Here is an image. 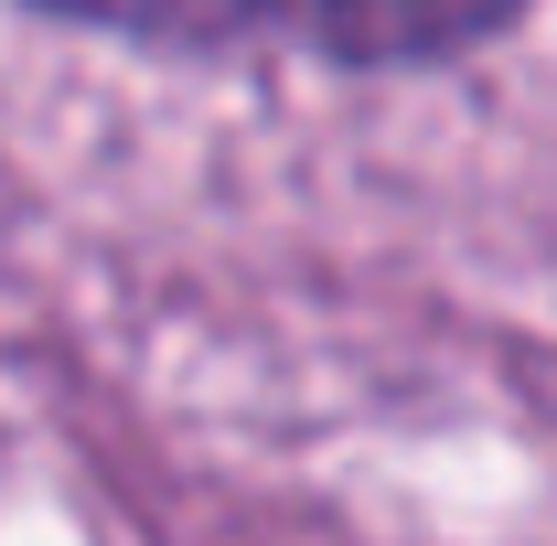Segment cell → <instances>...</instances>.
<instances>
[{"instance_id": "1", "label": "cell", "mask_w": 557, "mask_h": 546, "mask_svg": "<svg viewBox=\"0 0 557 546\" xmlns=\"http://www.w3.org/2000/svg\"><path fill=\"white\" fill-rule=\"evenodd\" d=\"M108 33H161V44H311L354 65H397V54H450L493 33L515 0H44Z\"/></svg>"}]
</instances>
